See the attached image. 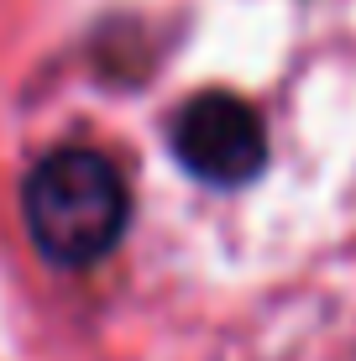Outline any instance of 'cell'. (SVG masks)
Listing matches in <instances>:
<instances>
[{"instance_id":"obj_1","label":"cell","mask_w":356,"mask_h":361,"mask_svg":"<svg viewBox=\"0 0 356 361\" xmlns=\"http://www.w3.org/2000/svg\"><path fill=\"white\" fill-rule=\"evenodd\" d=\"M21 215L32 246L53 267H94L131 226V189L110 157L68 147L27 173Z\"/></svg>"},{"instance_id":"obj_2","label":"cell","mask_w":356,"mask_h":361,"mask_svg":"<svg viewBox=\"0 0 356 361\" xmlns=\"http://www.w3.org/2000/svg\"><path fill=\"white\" fill-rule=\"evenodd\" d=\"M168 147H173V163L210 189H241L267 168L262 116L241 94L226 90L183 99L173 110V126H168Z\"/></svg>"}]
</instances>
